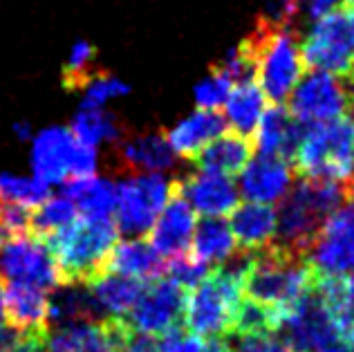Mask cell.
<instances>
[{
	"label": "cell",
	"mask_w": 354,
	"mask_h": 352,
	"mask_svg": "<svg viewBox=\"0 0 354 352\" xmlns=\"http://www.w3.org/2000/svg\"><path fill=\"white\" fill-rule=\"evenodd\" d=\"M343 7L350 16V23H352V30H354V0H343Z\"/></svg>",
	"instance_id": "ee69618b"
},
{
	"label": "cell",
	"mask_w": 354,
	"mask_h": 352,
	"mask_svg": "<svg viewBox=\"0 0 354 352\" xmlns=\"http://www.w3.org/2000/svg\"><path fill=\"white\" fill-rule=\"evenodd\" d=\"M204 352H231V348L225 344V341L211 339V341H207V346H204Z\"/></svg>",
	"instance_id": "ab89813d"
},
{
	"label": "cell",
	"mask_w": 354,
	"mask_h": 352,
	"mask_svg": "<svg viewBox=\"0 0 354 352\" xmlns=\"http://www.w3.org/2000/svg\"><path fill=\"white\" fill-rule=\"evenodd\" d=\"M305 124L292 117V113L283 104H272L265 108L258 128L254 133V144L263 155H276L292 162L296 146L301 142Z\"/></svg>",
	"instance_id": "d6986e66"
},
{
	"label": "cell",
	"mask_w": 354,
	"mask_h": 352,
	"mask_svg": "<svg viewBox=\"0 0 354 352\" xmlns=\"http://www.w3.org/2000/svg\"><path fill=\"white\" fill-rule=\"evenodd\" d=\"M236 238L231 234V227L222 218H204L200 225H195L189 254L204 265L220 267L236 254Z\"/></svg>",
	"instance_id": "d4e9b609"
},
{
	"label": "cell",
	"mask_w": 354,
	"mask_h": 352,
	"mask_svg": "<svg viewBox=\"0 0 354 352\" xmlns=\"http://www.w3.org/2000/svg\"><path fill=\"white\" fill-rule=\"evenodd\" d=\"M166 261L157 254V249L144 238H133L126 243H117L113 254L108 258L106 272L124 274L130 279H137L142 283H148L153 279H160L164 274Z\"/></svg>",
	"instance_id": "cb8c5ba5"
},
{
	"label": "cell",
	"mask_w": 354,
	"mask_h": 352,
	"mask_svg": "<svg viewBox=\"0 0 354 352\" xmlns=\"http://www.w3.org/2000/svg\"><path fill=\"white\" fill-rule=\"evenodd\" d=\"M164 274H166V279L184 287V290H191L193 285H198L204 276L209 274V267L200 261H195V258L186 252V254L169 258L164 265Z\"/></svg>",
	"instance_id": "e575fe53"
},
{
	"label": "cell",
	"mask_w": 354,
	"mask_h": 352,
	"mask_svg": "<svg viewBox=\"0 0 354 352\" xmlns=\"http://www.w3.org/2000/svg\"><path fill=\"white\" fill-rule=\"evenodd\" d=\"M301 178L334 180L346 184L354 175V122L343 115L332 122L305 124L292 157Z\"/></svg>",
	"instance_id": "8992f818"
},
{
	"label": "cell",
	"mask_w": 354,
	"mask_h": 352,
	"mask_svg": "<svg viewBox=\"0 0 354 352\" xmlns=\"http://www.w3.org/2000/svg\"><path fill=\"white\" fill-rule=\"evenodd\" d=\"M276 209L272 205H260V202L238 205L231 211L229 220L231 234L245 252H260L272 245L276 238Z\"/></svg>",
	"instance_id": "7402d4cb"
},
{
	"label": "cell",
	"mask_w": 354,
	"mask_h": 352,
	"mask_svg": "<svg viewBox=\"0 0 354 352\" xmlns=\"http://www.w3.org/2000/svg\"><path fill=\"white\" fill-rule=\"evenodd\" d=\"M307 258L319 274H354V211L337 209L316 231Z\"/></svg>",
	"instance_id": "4fadbf2b"
},
{
	"label": "cell",
	"mask_w": 354,
	"mask_h": 352,
	"mask_svg": "<svg viewBox=\"0 0 354 352\" xmlns=\"http://www.w3.org/2000/svg\"><path fill=\"white\" fill-rule=\"evenodd\" d=\"M0 198H5L27 209H36L50 198V184L34 178H16V175L0 173Z\"/></svg>",
	"instance_id": "1f68e13d"
},
{
	"label": "cell",
	"mask_w": 354,
	"mask_h": 352,
	"mask_svg": "<svg viewBox=\"0 0 354 352\" xmlns=\"http://www.w3.org/2000/svg\"><path fill=\"white\" fill-rule=\"evenodd\" d=\"M74 135L68 128H48L36 135L32 166L36 178L43 182H65L70 180V160L74 151Z\"/></svg>",
	"instance_id": "44dd1931"
},
{
	"label": "cell",
	"mask_w": 354,
	"mask_h": 352,
	"mask_svg": "<svg viewBox=\"0 0 354 352\" xmlns=\"http://www.w3.org/2000/svg\"><path fill=\"white\" fill-rule=\"evenodd\" d=\"M346 202V184L334 180L301 178L283 198L281 211H276V247L287 252L305 254L316 231L325 218L343 207Z\"/></svg>",
	"instance_id": "5b68a950"
},
{
	"label": "cell",
	"mask_w": 354,
	"mask_h": 352,
	"mask_svg": "<svg viewBox=\"0 0 354 352\" xmlns=\"http://www.w3.org/2000/svg\"><path fill=\"white\" fill-rule=\"evenodd\" d=\"M292 182L294 171L290 162L276 155H258L251 157L240 173V193L249 202L274 205L287 196Z\"/></svg>",
	"instance_id": "2e32d148"
},
{
	"label": "cell",
	"mask_w": 354,
	"mask_h": 352,
	"mask_svg": "<svg viewBox=\"0 0 354 352\" xmlns=\"http://www.w3.org/2000/svg\"><path fill=\"white\" fill-rule=\"evenodd\" d=\"M265 108H267V97L260 90L258 81L236 83L225 101L227 126L234 128L236 133L254 137Z\"/></svg>",
	"instance_id": "83f0119b"
},
{
	"label": "cell",
	"mask_w": 354,
	"mask_h": 352,
	"mask_svg": "<svg viewBox=\"0 0 354 352\" xmlns=\"http://www.w3.org/2000/svg\"><path fill=\"white\" fill-rule=\"evenodd\" d=\"M86 90V97H83V106L81 108H104L110 99L115 97H124L128 95V86L124 81L115 79L113 74H108L104 70H99L95 77L88 81V86L83 88Z\"/></svg>",
	"instance_id": "d6a6232c"
},
{
	"label": "cell",
	"mask_w": 354,
	"mask_h": 352,
	"mask_svg": "<svg viewBox=\"0 0 354 352\" xmlns=\"http://www.w3.org/2000/svg\"><path fill=\"white\" fill-rule=\"evenodd\" d=\"M77 218H79V209L68 196H50L36 209H32L30 234L43 240L50 234H54V231L68 227Z\"/></svg>",
	"instance_id": "f546056e"
},
{
	"label": "cell",
	"mask_w": 354,
	"mask_h": 352,
	"mask_svg": "<svg viewBox=\"0 0 354 352\" xmlns=\"http://www.w3.org/2000/svg\"><path fill=\"white\" fill-rule=\"evenodd\" d=\"M95 171H97V148L77 140L70 160V180L88 178V175H95Z\"/></svg>",
	"instance_id": "8d00e7d4"
},
{
	"label": "cell",
	"mask_w": 354,
	"mask_h": 352,
	"mask_svg": "<svg viewBox=\"0 0 354 352\" xmlns=\"http://www.w3.org/2000/svg\"><path fill=\"white\" fill-rule=\"evenodd\" d=\"M65 193L79 213L86 218H113L115 202H117V187L97 175H88V178H72L65 180Z\"/></svg>",
	"instance_id": "484cf974"
},
{
	"label": "cell",
	"mask_w": 354,
	"mask_h": 352,
	"mask_svg": "<svg viewBox=\"0 0 354 352\" xmlns=\"http://www.w3.org/2000/svg\"><path fill=\"white\" fill-rule=\"evenodd\" d=\"M287 101H290L287 110L301 124H321L348 113L350 92L346 81L334 74L307 70Z\"/></svg>",
	"instance_id": "30bf717a"
},
{
	"label": "cell",
	"mask_w": 354,
	"mask_h": 352,
	"mask_svg": "<svg viewBox=\"0 0 354 352\" xmlns=\"http://www.w3.org/2000/svg\"><path fill=\"white\" fill-rule=\"evenodd\" d=\"M177 191L189 202L195 213L204 218H225L238 207V187L231 178L218 173H189L175 180Z\"/></svg>",
	"instance_id": "5bb4252c"
},
{
	"label": "cell",
	"mask_w": 354,
	"mask_h": 352,
	"mask_svg": "<svg viewBox=\"0 0 354 352\" xmlns=\"http://www.w3.org/2000/svg\"><path fill=\"white\" fill-rule=\"evenodd\" d=\"M231 88H234V83H231L225 74L213 66L209 77L202 79L198 83V88H195V101H198V108H202V110L222 108V106H225L227 97H229Z\"/></svg>",
	"instance_id": "836d02e7"
},
{
	"label": "cell",
	"mask_w": 354,
	"mask_h": 352,
	"mask_svg": "<svg viewBox=\"0 0 354 352\" xmlns=\"http://www.w3.org/2000/svg\"><path fill=\"white\" fill-rule=\"evenodd\" d=\"M236 352H292V350L285 344H281L278 339H274L272 335H263V337H240Z\"/></svg>",
	"instance_id": "74e56055"
},
{
	"label": "cell",
	"mask_w": 354,
	"mask_h": 352,
	"mask_svg": "<svg viewBox=\"0 0 354 352\" xmlns=\"http://www.w3.org/2000/svg\"><path fill=\"white\" fill-rule=\"evenodd\" d=\"M316 276L319 272L305 254L267 245L251 252V263L242 276V296L267 308L283 328L285 319L314 287Z\"/></svg>",
	"instance_id": "6da1fadb"
},
{
	"label": "cell",
	"mask_w": 354,
	"mask_h": 352,
	"mask_svg": "<svg viewBox=\"0 0 354 352\" xmlns=\"http://www.w3.org/2000/svg\"><path fill=\"white\" fill-rule=\"evenodd\" d=\"M70 133L74 135V140L97 148L101 142H119L126 135V128L115 115L106 113V110L81 108V113L74 117Z\"/></svg>",
	"instance_id": "f1b7e54d"
},
{
	"label": "cell",
	"mask_w": 354,
	"mask_h": 352,
	"mask_svg": "<svg viewBox=\"0 0 354 352\" xmlns=\"http://www.w3.org/2000/svg\"><path fill=\"white\" fill-rule=\"evenodd\" d=\"M97 72L99 68L95 45L88 41H77L70 52L68 63L63 66V86L68 90H83Z\"/></svg>",
	"instance_id": "4dcf8cb0"
},
{
	"label": "cell",
	"mask_w": 354,
	"mask_h": 352,
	"mask_svg": "<svg viewBox=\"0 0 354 352\" xmlns=\"http://www.w3.org/2000/svg\"><path fill=\"white\" fill-rule=\"evenodd\" d=\"M184 287L169 281L166 276L164 279L160 276L144 285L137 303L124 319L139 337H164L166 332L180 328V321L184 317Z\"/></svg>",
	"instance_id": "9c48e42d"
},
{
	"label": "cell",
	"mask_w": 354,
	"mask_h": 352,
	"mask_svg": "<svg viewBox=\"0 0 354 352\" xmlns=\"http://www.w3.org/2000/svg\"><path fill=\"white\" fill-rule=\"evenodd\" d=\"M346 86H348V92H350V108H348V110H350V115L354 117V79L348 81Z\"/></svg>",
	"instance_id": "f6af8a7d"
},
{
	"label": "cell",
	"mask_w": 354,
	"mask_h": 352,
	"mask_svg": "<svg viewBox=\"0 0 354 352\" xmlns=\"http://www.w3.org/2000/svg\"><path fill=\"white\" fill-rule=\"evenodd\" d=\"M204 346H207L204 339L175 328L155 341V352H204Z\"/></svg>",
	"instance_id": "d590c367"
},
{
	"label": "cell",
	"mask_w": 354,
	"mask_h": 352,
	"mask_svg": "<svg viewBox=\"0 0 354 352\" xmlns=\"http://www.w3.org/2000/svg\"><path fill=\"white\" fill-rule=\"evenodd\" d=\"M307 70L330 72L341 81L354 79V30L346 7L319 18L301 41Z\"/></svg>",
	"instance_id": "52a82bcc"
},
{
	"label": "cell",
	"mask_w": 354,
	"mask_h": 352,
	"mask_svg": "<svg viewBox=\"0 0 354 352\" xmlns=\"http://www.w3.org/2000/svg\"><path fill=\"white\" fill-rule=\"evenodd\" d=\"M227 131V119L218 110H202L198 108L193 115L182 119L173 131L166 135L175 155L195 160L209 142H213L220 133Z\"/></svg>",
	"instance_id": "603a6c76"
},
{
	"label": "cell",
	"mask_w": 354,
	"mask_h": 352,
	"mask_svg": "<svg viewBox=\"0 0 354 352\" xmlns=\"http://www.w3.org/2000/svg\"><path fill=\"white\" fill-rule=\"evenodd\" d=\"M3 294H5V279L0 276V328H3L5 321V310H3Z\"/></svg>",
	"instance_id": "7bdbcfd3"
},
{
	"label": "cell",
	"mask_w": 354,
	"mask_h": 352,
	"mask_svg": "<svg viewBox=\"0 0 354 352\" xmlns=\"http://www.w3.org/2000/svg\"><path fill=\"white\" fill-rule=\"evenodd\" d=\"M305 12L310 21H319V18L328 16L332 12H337L339 7H343V0H303Z\"/></svg>",
	"instance_id": "f35d334b"
},
{
	"label": "cell",
	"mask_w": 354,
	"mask_h": 352,
	"mask_svg": "<svg viewBox=\"0 0 354 352\" xmlns=\"http://www.w3.org/2000/svg\"><path fill=\"white\" fill-rule=\"evenodd\" d=\"M14 133H16L18 140H27V137H32V126L27 122H21V124L14 126Z\"/></svg>",
	"instance_id": "60d3db41"
},
{
	"label": "cell",
	"mask_w": 354,
	"mask_h": 352,
	"mask_svg": "<svg viewBox=\"0 0 354 352\" xmlns=\"http://www.w3.org/2000/svg\"><path fill=\"white\" fill-rule=\"evenodd\" d=\"M133 339L135 332L124 317L74 321L50 332L45 352H126Z\"/></svg>",
	"instance_id": "8fae6325"
},
{
	"label": "cell",
	"mask_w": 354,
	"mask_h": 352,
	"mask_svg": "<svg viewBox=\"0 0 354 352\" xmlns=\"http://www.w3.org/2000/svg\"><path fill=\"white\" fill-rule=\"evenodd\" d=\"M115 157L124 171L133 173H162L175 166V153L164 133L124 135L115 142Z\"/></svg>",
	"instance_id": "ac0fdd59"
},
{
	"label": "cell",
	"mask_w": 354,
	"mask_h": 352,
	"mask_svg": "<svg viewBox=\"0 0 354 352\" xmlns=\"http://www.w3.org/2000/svg\"><path fill=\"white\" fill-rule=\"evenodd\" d=\"M3 310L14 332H50V299L41 287L5 281Z\"/></svg>",
	"instance_id": "e0dca14e"
},
{
	"label": "cell",
	"mask_w": 354,
	"mask_h": 352,
	"mask_svg": "<svg viewBox=\"0 0 354 352\" xmlns=\"http://www.w3.org/2000/svg\"><path fill=\"white\" fill-rule=\"evenodd\" d=\"M144 285L146 283L130 279V276L124 274L104 272L99 279H95L86 287L90 290L92 299L97 301L99 310H106L108 317H126L137 303Z\"/></svg>",
	"instance_id": "4316f807"
},
{
	"label": "cell",
	"mask_w": 354,
	"mask_h": 352,
	"mask_svg": "<svg viewBox=\"0 0 354 352\" xmlns=\"http://www.w3.org/2000/svg\"><path fill=\"white\" fill-rule=\"evenodd\" d=\"M240 48L249 54L256 68V81L263 95L272 104H283L290 99L298 81L307 72L301 41L290 25L272 23L260 16L256 27Z\"/></svg>",
	"instance_id": "277c9868"
},
{
	"label": "cell",
	"mask_w": 354,
	"mask_h": 352,
	"mask_svg": "<svg viewBox=\"0 0 354 352\" xmlns=\"http://www.w3.org/2000/svg\"><path fill=\"white\" fill-rule=\"evenodd\" d=\"M54 258L61 285H90L106 272L108 258L119 243L115 218L79 216L68 227L43 238Z\"/></svg>",
	"instance_id": "3957f363"
},
{
	"label": "cell",
	"mask_w": 354,
	"mask_h": 352,
	"mask_svg": "<svg viewBox=\"0 0 354 352\" xmlns=\"http://www.w3.org/2000/svg\"><path fill=\"white\" fill-rule=\"evenodd\" d=\"M0 276L9 283L34 285L41 290H57L61 279L48 247L36 236L9 238L0 247Z\"/></svg>",
	"instance_id": "7c38bea8"
},
{
	"label": "cell",
	"mask_w": 354,
	"mask_h": 352,
	"mask_svg": "<svg viewBox=\"0 0 354 352\" xmlns=\"http://www.w3.org/2000/svg\"><path fill=\"white\" fill-rule=\"evenodd\" d=\"M254 151L256 144L251 135L225 131L202 148L198 157H195V164H198L200 171L218 173L225 175V178H236L249 164L251 157H254Z\"/></svg>",
	"instance_id": "ffe728a7"
},
{
	"label": "cell",
	"mask_w": 354,
	"mask_h": 352,
	"mask_svg": "<svg viewBox=\"0 0 354 352\" xmlns=\"http://www.w3.org/2000/svg\"><path fill=\"white\" fill-rule=\"evenodd\" d=\"M352 283H354V274H352Z\"/></svg>",
	"instance_id": "bcb514c9"
},
{
	"label": "cell",
	"mask_w": 354,
	"mask_h": 352,
	"mask_svg": "<svg viewBox=\"0 0 354 352\" xmlns=\"http://www.w3.org/2000/svg\"><path fill=\"white\" fill-rule=\"evenodd\" d=\"M173 180L162 173H133L117 187L115 225L130 236H144L169 202Z\"/></svg>",
	"instance_id": "ba28073f"
},
{
	"label": "cell",
	"mask_w": 354,
	"mask_h": 352,
	"mask_svg": "<svg viewBox=\"0 0 354 352\" xmlns=\"http://www.w3.org/2000/svg\"><path fill=\"white\" fill-rule=\"evenodd\" d=\"M193 231H195V211L182 198V193L177 191L173 180L169 202H166L160 216H157L148 243L157 249V254L162 258H173L189 252Z\"/></svg>",
	"instance_id": "9a60e30c"
},
{
	"label": "cell",
	"mask_w": 354,
	"mask_h": 352,
	"mask_svg": "<svg viewBox=\"0 0 354 352\" xmlns=\"http://www.w3.org/2000/svg\"><path fill=\"white\" fill-rule=\"evenodd\" d=\"M346 202H350L352 211H354V175L346 182Z\"/></svg>",
	"instance_id": "b9f144b4"
},
{
	"label": "cell",
	"mask_w": 354,
	"mask_h": 352,
	"mask_svg": "<svg viewBox=\"0 0 354 352\" xmlns=\"http://www.w3.org/2000/svg\"><path fill=\"white\" fill-rule=\"evenodd\" d=\"M251 263V252L234 254L216 272L186 290L184 323L200 339H220L234 332L242 303V276Z\"/></svg>",
	"instance_id": "7a4b0ae2"
}]
</instances>
